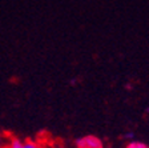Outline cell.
<instances>
[{
	"instance_id": "277c9868",
	"label": "cell",
	"mask_w": 149,
	"mask_h": 148,
	"mask_svg": "<svg viewBox=\"0 0 149 148\" xmlns=\"http://www.w3.org/2000/svg\"><path fill=\"white\" fill-rule=\"evenodd\" d=\"M123 137L127 140H132L134 137V132H125L124 135H123Z\"/></svg>"
},
{
	"instance_id": "8992f818",
	"label": "cell",
	"mask_w": 149,
	"mask_h": 148,
	"mask_svg": "<svg viewBox=\"0 0 149 148\" xmlns=\"http://www.w3.org/2000/svg\"><path fill=\"white\" fill-rule=\"evenodd\" d=\"M148 148H149V147H148Z\"/></svg>"
},
{
	"instance_id": "6da1fadb",
	"label": "cell",
	"mask_w": 149,
	"mask_h": 148,
	"mask_svg": "<svg viewBox=\"0 0 149 148\" xmlns=\"http://www.w3.org/2000/svg\"><path fill=\"white\" fill-rule=\"evenodd\" d=\"M77 148H104L101 139L95 135H87L76 142Z\"/></svg>"
},
{
	"instance_id": "7a4b0ae2",
	"label": "cell",
	"mask_w": 149,
	"mask_h": 148,
	"mask_svg": "<svg viewBox=\"0 0 149 148\" xmlns=\"http://www.w3.org/2000/svg\"><path fill=\"white\" fill-rule=\"evenodd\" d=\"M8 148H41L40 145L35 142H22L20 139H12L9 142Z\"/></svg>"
},
{
	"instance_id": "5b68a950",
	"label": "cell",
	"mask_w": 149,
	"mask_h": 148,
	"mask_svg": "<svg viewBox=\"0 0 149 148\" xmlns=\"http://www.w3.org/2000/svg\"><path fill=\"white\" fill-rule=\"evenodd\" d=\"M1 144H3V137L0 136V147H1Z\"/></svg>"
},
{
	"instance_id": "3957f363",
	"label": "cell",
	"mask_w": 149,
	"mask_h": 148,
	"mask_svg": "<svg viewBox=\"0 0 149 148\" xmlns=\"http://www.w3.org/2000/svg\"><path fill=\"white\" fill-rule=\"evenodd\" d=\"M127 148H148V145L143 142H129L127 144Z\"/></svg>"
}]
</instances>
